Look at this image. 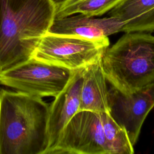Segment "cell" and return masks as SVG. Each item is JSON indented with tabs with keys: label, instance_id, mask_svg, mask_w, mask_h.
<instances>
[{
	"label": "cell",
	"instance_id": "6da1fadb",
	"mask_svg": "<svg viewBox=\"0 0 154 154\" xmlns=\"http://www.w3.org/2000/svg\"><path fill=\"white\" fill-rule=\"evenodd\" d=\"M55 10L53 0H0V72L32 58Z\"/></svg>",
	"mask_w": 154,
	"mask_h": 154
},
{
	"label": "cell",
	"instance_id": "7a4b0ae2",
	"mask_svg": "<svg viewBox=\"0 0 154 154\" xmlns=\"http://www.w3.org/2000/svg\"><path fill=\"white\" fill-rule=\"evenodd\" d=\"M49 104L42 97L0 90V154H45Z\"/></svg>",
	"mask_w": 154,
	"mask_h": 154
},
{
	"label": "cell",
	"instance_id": "3957f363",
	"mask_svg": "<svg viewBox=\"0 0 154 154\" xmlns=\"http://www.w3.org/2000/svg\"><path fill=\"white\" fill-rule=\"evenodd\" d=\"M104 75L111 86L129 94L154 82V36L126 32L102 57Z\"/></svg>",
	"mask_w": 154,
	"mask_h": 154
},
{
	"label": "cell",
	"instance_id": "277c9868",
	"mask_svg": "<svg viewBox=\"0 0 154 154\" xmlns=\"http://www.w3.org/2000/svg\"><path fill=\"white\" fill-rule=\"evenodd\" d=\"M75 70L32 57L0 72V84L42 98L55 97L65 88Z\"/></svg>",
	"mask_w": 154,
	"mask_h": 154
},
{
	"label": "cell",
	"instance_id": "5b68a950",
	"mask_svg": "<svg viewBox=\"0 0 154 154\" xmlns=\"http://www.w3.org/2000/svg\"><path fill=\"white\" fill-rule=\"evenodd\" d=\"M109 45L108 37L88 40L48 32L42 38L32 57L75 70L102 58Z\"/></svg>",
	"mask_w": 154,
	"mask_h": 154
},
{
	"label": "cell",
	"instance_id": "8992f818",
	"mask_svg": "<svg viewBox=\"0 0 154 154\" xmlns=\"http://www.w3.org/2000/svg\"><path fill=\"white\" fill-rule=\"evenodd\" d=\"M46 154H110L102 126V112L78 111Z\"/></svg>",
	"mask_w": 154,
	"mask_h": 154
},
{
	"label": "cell",
	"instance_id": "52a82bcc",
	"mask_svg": "<svg viewBox=\"0 0 154 154\" xmlns=\"http://www.w3.org/2000/svg\"><path fill=\"white\" fill-rule=\"evenodd\" d=\"M109 113L127 132L134 146L143 122L154 107V82L129 94H124L111 86L108 90Z\"/></svg>",
	"mask_w": 154,
	"mask_h": 154
},
{
	"label": "cell",
	"instance_id": "ba28073f",
	"mask_svg": "<svg viewBox=\"0 0 154 154\" xmlns=\"http://www.w3.org/2000/svg\"><path fill=\"white\" fill-rule=\"evenodd\" d=\"M83 69L75 71L65 88L49 104L48 148L45 154L55 146L67 123L79 111Z\"/></svg>",
	"mask_w": 154,
	"mask_h": 154
},
{
	"label": "cell",
	"instance_id": "9c48e42d",
	"mask_svg": "<svg viewBox=\"0 0 154 154\" xmlns=\"http://www.w3.org/2000/svg\"><path fill=\"white\" fill-rule=\"evenodd\" d=\"M125 23V22L115 17L94 18L79 14L55 18L48 32L97 40L122 32Z\"/></svg>",
	"mask_w": 154,
	"mask_h": 154
},
{
	"label": "cell",
	"instance_id": "30bf717a",
	"mask_svg": "<svg viewBox=\"0 0 154 154\" xmlns=\"http://www.w3.org/2000/svg\"><path fill=\"white\" fill-rule=\"evenodd\" d=\"M108 90L102 58L84 67L79 111L109 113Z\"/></svg>",
	"mask_w": 154,
	"mask_h": 154
},
{
	"label": "cell",
	"instance_id": "8fae6325",
	"mask_svg": "<svg viewBox=\"0 0 154 154\" xmlns=\"http://www.w3.org/2000/svg\"><path fill=\"white\" fill-rule=\"evenodd\" d=\"M109 16L125 22L122 32L154 31V0H123L109 11Z\"/></svg>",
	"mask_w": 154,
	"mask_h": 154
},
{
	"label": "cell",
	"instance_id": "7c38bea8",
	"mask_svg": "<svg viewBox=\"0 0 154 154\" xmlns=\"http://www.w3.org/2000/svg\"><path fill=\"white\" fill-rule=\"evenodd\" d=\"M102 126L110 154H132L131 144L125 129L119 125L108 112H102Z\"/></svg>",
	"mask_w": 154,
	"mask_h": 154
},
{
	"label": "cell",
	"instance_id": "4fadbf2b",
	"mask_svg": "<svg viewBox=\"0 0 154 154\" xmlns=\"http://www.w3.org/2000/svg\"><path fill=\"white\" fill-rule=\"evenodd\" d=\"M123 0H82L64 7H56L55 18L76 14L90 17L100 16L109 11Z\"/></svg>",
	"mask_w": 154,
	"mask_h": 154
},
{
	"label": "cell",
	"instance_id": "5bb4252c",
	"mask_svg": "<svg viewBox=\"0 0 154 154\" xmlns=\"http://www.w3.org/2000/svg\"><path fill=\"white\" fill-rule=\"evenodd\" d=\"M81 1H82V0H66L60 4L56 5V7H64L72 5L73 4H75L76 2H79Z\"/></svg>",
	"mask_w": 154,
	"mask_h": 154
},
{
	"label": "cell",
	"instance_id": "9a60e30c",
	"mask_svg": "<svg viewBox=\"0 0 154 154\" xmlns=\"http://www.w3.org/2000/svg\"><path fill=\"white\" fill-rule=\"evenodd\" d=\"M66 0H53V1L54 2V3L55 4V5H58V4H60L62 2H63L64 1H65Z\"/></svg>",
	"mask_w": 154,
	"mask_h": 154
}]
</instances>
